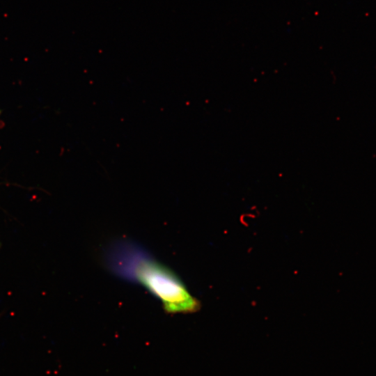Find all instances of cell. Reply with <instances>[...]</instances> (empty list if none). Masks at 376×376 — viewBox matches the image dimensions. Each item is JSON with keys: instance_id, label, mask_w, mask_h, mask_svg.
Instances as JSON below:
<instances>
[{"instance_id": "cell-1", "label": "cell", "mask_w": 376, "mask_h": 376, "mask_svg": "<svg viewBox=\"0 0 376 376\" xmlns=\"http://www.w3.org/2000/svg\"><path fill=\"white\" fill-rule=\"evenodd\" d=\"M120 258L117 268L139 282L162 304L169 314L191 313L200 308L199 301L188 291L180 278L168 267L134 250Z\"/></svg>"}]
</instances>
